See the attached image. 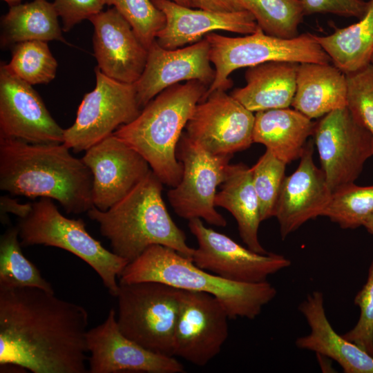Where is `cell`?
<instances>
[{
  "label": "cell",
  "mask_w": 373,
  "mask_h": 373,
  "mask_svg": "<svg viewBox=\"0 0 373 373\" xmlns=\"http://www.w3.org/2000/svg\"><path fill=\"white\" fill-rule=\"evenodd\" d=\"M88 314L55 292L0 287V366L33 373H86Z\"/></svg>",
  "instance_id": "obj_1"
},
{
  "label": "cell",
  "mask_w": 373,
  "mask_h": 373,
  "mask_svg": "<svg viewBox=\"0 0 373 373\" xmlns=\"http://www.w3.org/2000/svg\"><path fill=\"white\" fill-rule=\"evenodd\" d=\"M93 175L82 159L61 144H32L0 137V189L55 200L68 213L93 207Z\"/></svg>",
  "instance_id": "obj_2"
},
{
  "label": "cell",
  "mask_w": 373,
  "mask_h": 373,
  "mask_svg": "<svg viewBox=\"0 0 373 373\" xmlns=\"http://www.w3.org/2000/svg\"><path fill=\"white\" fill-rule=\"evenodd\" d=\"M163 183L151 169L129 193L106 211H87L99 225L112 251L128 262L153 245L170 247L191 259L194 248L174 222L162 199Z\"/></svg>",
  "instance_id": "obj_3"
},
{
  "label": "cell",
  "mask_w": 373,
  "mask_h": 373,
  "mask_svg": "<svg viewBox=\"0 0 373 373\" xmlns=\"http://www.w3.org/2000/svg\"><path fill=\"white\" fill-rule=\"evenodd\" d=\"M208 86L192 80L176 84L151 99L132 122L113 135L140 154L162 182L176 186L183 166L176 156L182 131Z\"/></svg>",
  "instance_id": "obj_4"
},
{
  "label": "cell",
  "mask_w": 373,
  "mask_h": 373,
  "mask_svg": "<svg viewBox=\"0 0 373 373\" xmlns=\"http://www.w3.org/2000/svg\"><path fill=\"white\" fill-rule=\"evenodd\" d=\"M119 278L124 283L153 281L182 290L210 294L222 303L232 319L256 318L277 294L275 287L267 280L245 283L224 279L198 267L177 251L160 245L146 249L128 263Z\"/></svg>",
  "instance_id": "obj_5"
},
{
  "label": "cell",
  "mask_w": 373,
  "mask_h": 373,
  "mask_svg": "<svg viewBox=\"0 0 373 373\" xmlns=\"http://www.w3.org/2000/svg\"><path fill=\"white\" fill-rule=\"evenodd\" d=\"M21 247L35 245L66 250L90 266L109 293L116 297L119 277L128 262L106 249L90 236L84 221L63 216L52 199L41 198L32 203L29 213L17 225Z\"/></svg>",
  "instance_id": "obj_6"
},
{
  "label": "cell",
  "mask_w": 373,
  "mask_h": 373,
  "mask_svg": "<svg viewBox=\"0 0 373 373\" xmlns=\"http://www.w3.org/2000/svg\"><path fill=\"white\" fill-rule=\"evenodd\" d=\"M204 38L210 46V59L215 66V77L202 100L213 90H227L232 86L229 75L236 70L271 61L297 63H331V59L311 33L283 39L257 30L242 37H227L216 32ZM201 100V101H202Z\"/></svg>",
  "instance_id": "obj_7"
},
{
  "label": "cell",
  "mask_w": 373,
  "mask_h": 373,
  "mask_svg": "<svg viewBox=\"0 0 373 373\" xmlns=\"http://www.w3.org/2000/svg\"><path fill=\"white\" fill-rule=\"evenodd\" d=\"M181 289L153 281L119 282L117 321L120 331L144 348L173 356Z\"/></svg>",
  "instance_id": "obj_8"
},
{
  "label": "cell",
  "mask_w": 373,
  "mask_h": 373,
  "mask_svg": "<svg viewBox=\"0 0 373 373\" xmlns=\"http://www.w3.org/2000/svg\"><path fill=\"white\" fill-rule=\"evenodd\" d=\"M183 172L179 184L167 193L176 214L184 219L200 218L225 227V218L216 209L217 187L224 182L233 155H214L182 134L176 149Z\"/></svg>",
  "instance_id": "obj_9"
},
{
  "label": "cell",
  "mask_w": 373,
  "mask_h": 373,
  "mask_svg": "<svg viewBox=\"0 0 373 373\" xmlns=\"http://www.w3.org/2000/svg\"><path fill=\"white\" fill-rule=\"evenodd\" d=\"M96 84L82 99L72 126L64 131V144L85 151L132 122L141 111L133 84L117 81L95 68Z\"/></svg>",
  "instance_id": "obj_10"
},
{
  "label": "cell",
  "mask_w": 373,
  "mask_h": 373,
  "mask_svg": "<svg viewBox=\"0 0 373 373\" xmlns=\"http://www.w3.org/2000/svg\"><path fill=\"white\" fill-rule=\"evenodd\" d=\"M312 136L332 193L354 183L373 156L372 136L347 106L323 116L316 122Z\"/></svg>",
  "instance_id": "obj_11"
},
{
  "label": "cell",
  "mask_w": 373,
  "mask_h": 373,
  "mask_svg": "<svg viewBox=\"0 0 373 373\" xmlns=\"http://www.w3.org/2000/svg\"><path fill=\"white\" fill-rule=\"evenodd\" d=\"M198 241L191 260L198 267L224 279L245 283L267 280L269 276L290 266L291 261L274 253H257L204 225L200 218L189 220Z\"/></svg>",
  "instance_id": "obj_12"
},
{
  "label": "cell",
  "mask_w": 373,
  "mask_h": 373,
  "mask_svg": "<svg viewBox=\"0 0 373 373\" xmlns=\"http://www.w3.org/2000/svg\"><path fill=\"white\" fill-rule=\"evenodd\" d=\"M229 318L226 308L214 296L181 289L173 356L197 366L206 365L228 338Z\"/></svg>",
  "instance_id": "obj_13"
},
{
  "label": "cell",
  "mask_w": 373,
  "mask_h": 373,
  "mask_svg": "<svg viewBox=\"0 0 373 373\" xmlns=\"http://www.w3.org/2000/svg\"><path fill=\"white\" fill-rule=\"evenodd\" d=\"M254 112L218 89L197 104L185 133L212 154L233 155L254 143Z\"/></svg>",
  "instance_id": "obj_14"
},
{
  "label": "cell",
  "mask_w": 373,
  "mask_h": 373,
  "mask_svg": "<svg viewBox=\"0 0 373 373\" xmlns=\"http://www.w3.org/2000/svg\"><path fill=\"white\" fill-rule=\"evenodd\" d=\"M64 131L32 85L0 66V137L32 144H61Z\"/></svg>",
  "instance_id": "obj_15"
},
{
  "label": "cell",
  "mask_w": 373,
  "mask_h": 373,
  "mask_svg": "<svg viewBox=\"0 0 373 373\" xmlns=\"http://www.w3.org/2000/svg\"><path fill=\"white\" fill-rule=\"evenodd\" d=\"M90 373H182L184 367L174 356L151 352L126 337L119 329L116 312L86 333Z\"/></svg>",
  "instance_id": "obj_16"
},
{
  "label": "cell",
  "mask_w": 373,
  "mask_h": 373,
  "mask_svg": "<svg viewBox=\"0 0 373 373\" xmlns=\"http://www.w3.org/2000/svg\"><path fill=\"white\" fill-rule=\"evenodd\" d=\"M82 159L93 175V204L103 211L122 199L151 171L144 158L113 133L85 151Z\"/></svg>",
  "instance_id": "obj_17"
},
{
  "label": "cell",
  "mask_w": 373,
  "mask_h": 373,
  "mask_svg": "<svg viewBox=\"0 0 373 373\" xmlns=\"http://www.w3.org/2000/svg\"><path fill=\"white\" fill-rule=\"evenodd\" d=\"M210 46L205 39L176 49L160 46L156 41L148 48L144 69L133 84L138 105L142 109L166 88L182 81H199L207 86L213 82Z\"/></svg>",
  "instance_id": "obj_18"
},
{
  "label": "cell",
  "mask_w": 373,
  "mask_h": 373,
  "mask_svg": "<svg viewBox=\"0 0 373 373\" xmlns=\"http://www.w3.org/2000/svg\"><path fill=\"white\" fill-rule=\"evenodd\" d=\"M94 55L97 67L117 81L134 84L141 76L148 49L130 23L113 7L92 17Z\"/></svg>",
  "instance_id": "obj_19"
},
{
  "label": "cell",
  "mask_w": 373,
  "mask_h": 373,
  "mask_svg": "<svg viewBox=\"0 0 373 373\" xmlns=\"http://www.w3.org/2000/svg\"><path fill=\"white\" fill-rule=\"evenodd\" d=\"M313 152L309 141L298 168L283 182L274 211L282 239L307 221L323 216L330 201L332 191L323 170L314 162Z\"/></svg>",
  "instance_id": "obj_20"
},
{
  "label": "cell",
  "mask_w": 373,
  "mask_h": 373,
  "mask_svg": "<svg viewBox=\"0 0 373 373\" xmlns=\"http://www.w3.org/2000/svg\"><path fill=\"white\" fill-rule=\"evenodd\" d=\"M165 16L163 28L156 36V42L169 50L195 44L216 30L249 35L258 26L247 10L221 12L193 9L170 0H152Z\"/></svg>",
  "instance_id": "obj_21"
},
{
  "label": "cell",
  "mask_w": 373,
  "mask_h": 373,
  "mask_svg": "<svg viewBox=\"0 0 373 373\" xmlns=\"http://www.w3.org/2000/svg\"><path fill=\"white\" fill-rule=\"evenodd\" d=\"M298 309L309 326L310 332L297 338L295 344L298 348L336 361L345 373H373V356L332 327L325 313L322 292L314 291L309 294Z\"/></svg>",
  "instance_id": "obj_22"
},
{
  "label": "cell",
  "mask_w": 373,
  "mask_h": 373,
  "mask_svg": "<svg viewBox=\"0 0 373 373\" xmlns=\"http://www.w3.org/2000/svg\"><path fill=\"white\" fill-rule=\"evenodd\" d=\"M299 64L271 61L247 67L246 85L231 95L252 112L289 108L296 93Z\"/></svg>",
  "instance_id": "obj_23"
},
{
  "label": "cell",
  "mask_w": 373,
  "mask_h": 373,
  "mask_svg": "<svg viewBox=\"0 0 373 373\" xmlns=\"http://www.w3.org/2000/svg\"><path fill=\"white\" fill-rule=\"evenodd\" d=\"M346 75L334 64H299L291 106L313 119L347 106Z\"/></svg>",
  "instance_id": "obj_24"
},
{
  "label": "cell",
  "mask_w": 373,
  "mask_h": 373,
  "mask_svg": "<svg viewBox=\"0 0 373 373\" xmlns=\"http://www.w3.org/2000/svg\"><path fill=\"white\" fill-rule=\"evenodd\" d=\"M315 124L289 107L258 111L255 114L253 141L265 145L287 164L300 158L307 138L313 135Z\"/></svg>",
  "instance_id": "obj_25"
},
{
  "label": "cell",
  "mask_w": 373,
  "mask_h": 373,
  "mask_svg": "<svg viewBox=\"0 0 373 373\" xmlns=\"http://www.w3.org/2000/svg\"><path fill=\"white\" fill-rule=\"evenodd\" d=\"M214 204L232 214L237 222L240 238L249 249L260 254L267 253L258 238L261 222L260 206L251 168L242 163L229 164Z\"/></svg>",
  "instance_id": "obj_26"
},
{
  "label": "cell",
  "mask_w": 373,
  "mask_h": 373,
  "mask_svg": "<svg viewBox=\"0 0 373 373\" xmlns=\"http://www.w3.org/2000/svg\"><path fill=\"white\" fill-rule=\"evenodd\" d=\"M58 17L52 3L46 0L10 6L1 18V46L34 40L66 43Z\"/></svg>",
  "instance_id": "obj_27"
},
{
  "label": "cell",
  "mask_w": 373,
  "mask_h": 373,
  "mask_svg": "<svg viewBox=\"0 0 373 373\" xmlns=\"http://www.w3.org/2000/svg\"><path fill=\"white\" fill-rule=\"evenodd\" d=\"M359 21L331 35H314L330 57L332 63L344 73L357 71L371 63L373 55V0Z\"/></svg>",
  "instance_id": "obj_28"
},
{
  "label": "cell",
  "mask_w": 373,
  "mask_h": 373,
  "mask_svg": "<svg viewBox=\"0 0 373 373\" xmlns=\"http://www.w3.org/2000/svg\"><path fill=\"white\" fill-rule=\"evenodd\" d=\"M17 227H9L0 238V287H32L55 292L38 268L23 254Z\"/></svg>",
  "instance_id": "obj_29"
},
{
  "label": "cell",
  "mask_w": 373,
  "mask_h": 373,
  "mask_svg": "<svg viewBox=\"0 0 373 373\" xmlns=\"http://www.w3.org/2000/svg\"><path fill=\"white\" fill-rule=\"evenodd\" d=\"M240 1L265 34L283 39L299 35L298 27L305 16L300 0Z\"/></svg>",
  "instance_id": "obj_30"
},
{
  "label": "cell",
  "mask_w": 373,
  "mask_h": 373,
  "mask_svg": "<svg viewBox=\"0 0 373 373\" xmlns=\"http://www.w3.org/2000/svg\"><path fill=\"white\" fill-rule=\"evenodd\" d=\"M372 214L373 185L352 183L332 193L323 216L343 229H355L363 226Z\"/></svg>",
  "instance_id": "obj_31"
},
{
  "label": "cell",
  "mask_w": 373,
  "mask_h": 373,
  "mask_svg": "<svg viewBox=\"0 0 373 373\" xmlns=\"http://www.w3.org/2000/svg\"><path fill=\"white\" fill-rule=\"evenodd\" d=\"M57 61L46 41H27L13 46L7 66L16 76L30 85L48 84L56 75Z\"/></svg>",
  "instance_id": "obj_32"
},
{
  "label": "cell",
  "mask_w": 373,
  "mask_h": 373,
  "mask_svg": "<svg viewBox=\"0 0 373 373\" xmlns=\"http://www.w3.org/2000/svg\"><path fill=\"white\" fill-rule=\"evenodd\" d=\"M287 164L266 149L251 168L260 206L261 222L274 216L276 204L285 176Z\"/></svg>",
  "instance_id": "obj_33"
},
{
  "label": "cell",
  "mask_w": 373,
  "mask_h": 373,
  "mask_svg": "<svg viewBox=\"0 0 373 373\" xmlns=\"http://www.w3.org/2000/svg\"><path fill=\"white\" fill-rule=\"evenodd\" d=\"M102 1L105 5L113 6L124 17L147 49L155 41L157 33L164 26V14L152 0Z\"/></svg>",
  "instance_id": "obj_34"
},
{
  "label": "cell",
  "mask_w": 373,
  "mask_h": 373,
  "mask_svg": "<svg viewBox=\"0 0 373 373\" xmlns=\"http://www.w3.org/2000/svg\"><path fill=\"white\" fill-rule=\"evenodd\" d=\"M345 75L347 106L373 137V65Z\"/></svg>",
  "instance_id": "obj_35"
},
{
  "label": "cell",
  "mask_w": 373,
  "mask_h": 373,
  "mask_svg": "<svg viewBox=\"0 0 373 373\" xmlns=\"http://www.w3.org/2000/svg\"><path fill=\"white\" fill-rule=\"evenodd\" d=\"M354 303L360 309L357 323L343 336L373 356V261L366 283L356 295Z\"/></svg>",
  "instance_id": "obj_36"
},
{
  "label": "cell",
  "mask_w": 373,
  "mask_h": 373,
  "mask_svg": "<svg viewBox=\"0 0 373 373\" xmlns=\"http://www.w3.org/2000/svg\"><path fill=\"white\" fill-rule=\"evenodd\" d=\"M52 4L61 18L64 32L101 12L105 5L102 0H54Z\"/></svg>",
  "instance_id": "obj_37"
},
{
  "label": "cell",
  "mask_w": 373,
  "mask_h": 373,
  "mask_svg": "<svg viewBox=\"0 0 373 373\" xmlns=\"http://www.w3.org/2000/svg\"><path fill=\"white\" fill-rule=\"evenodd\" d=\"M305 15L333 14L354 17L361 19L368 8V1L363 0H300Z\"/></svg>",
  "instance_id": "obj_38"
},
{
  "label": "cell",
  "mask_w": 373,
  "mask_h": 373,
  "mask_svg": "<svg viewBox=\"0 0 373 373\" xmlns=\"http://www.w3.org/2000/svg\"><path fill=\"white\" fill-rule=\"evenodd\" d=\"M191 8L206 10L230 12L246 10L240 0H191Z\"/></svg>",
  "instance_id": "obj_39"
},
{
  "label": "cell",
  "mask_w": 373,
  "mask_h": 373,
  "mask_svg": "<svg viewBox=\"0 0 373 373\" xmlns=\"http://www.w3.org/2000/svg\"><path fill=\"white\" fill-rule=\"evenodd\" d=\"M32 203H19L17 200L3 195L0 198L1 220L3 224L8 223L7 213H12L19 218L26 217L30 212Z\"/></svg>",
  "instance_id": "obj_40"
},
{
  "label": "cell",
  "mask_w": 373,
  "mask_h": 373,
  "mask_svg": "<svg viewBox=\"0 0 373 373\" xmlns=\"http://www.w3.org/2000/svg\"><path fill=\"white\" fill-rule=\"evenodd\" d=\"M363 227L373 235V214L366 220Z\"/></svg>",
  "instance_id": "obj_41"
},
{
  "label": "cell",
  "mask_w": 373,
  "mask_h": 373,
  "mask_svg": "<svg viewBox=\"0 0 373 373\" xmlns=\"http://www.w3.org/2000/svg\"><path fill=\"white\" fill-rule=\"evenodd\" d=\"M170 1H173L178 4L186 6V7L191 8V0H170Z\"/></svg>",
  "instance_id": "obj_42"
},
{
  "label": "cell",
  "mask_w": 373,
  "mask_h": 373,
  "mask_svg": "<svg viewBox=\"0 0 373 373\" xmlns=\"http://www.w3.org/2000/svg\"><path fill=\"white\" fill-rule=\"evenodd\" d=\"M2 1H6L8 4L10 5V6H12L19 4L21 0H2Z\"/></svg>",
  "instance_id": "obj_43"
},
{
  "label": "cell",
  "mask_w": 373,
  "mask_h": 373,
  "mask_svg": "<svg viewBox=\"0 0 373 373\" xmlns=\"http://www.w3.org/2000/svg\"><path fill=\"white\" fill-rule=\"evenodd\" d=\"M371 64L373 65V55H372V59H371Z\"/></svg>",
  "instance_id": "obj_44"
}]
</instances>
